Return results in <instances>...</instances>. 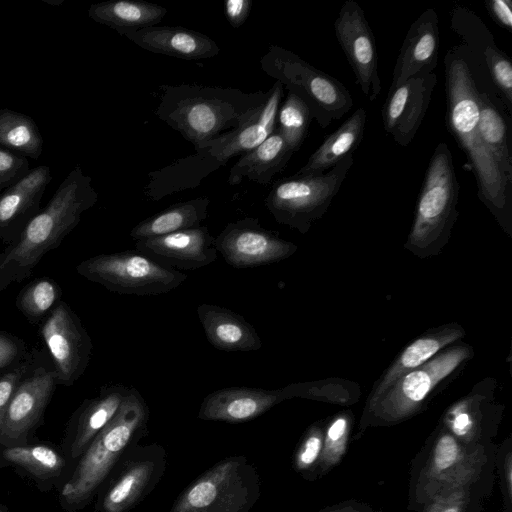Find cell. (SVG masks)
I'll return each instance as SVG.
<instances>
[{
    "label": "cell",
    "mask_w": 512,
    "mask_h": 512,
    "mask_svg": "<svg viewBox=\"0 0 512 512\" xmlns=\"http://www.w3.org/2000/svg\"><path fill=\"white\" fill-rule=\"evenodd\" d=\"M486 8L491 18L502 28L512 31V2L511 0H489Z\"/></svg>",
    "instance_id": "60d3db41"
},
{
    "label": "cell",
    "mask_w": 512,
    "mask_h": 512,
    "mask_svg": "<svg viewBox=\"0 0 512 512\" xmlns=\"http://www.w3.org/2000/svg\"><path fill=\"white\" fill-rule=\"evenodd\" d=\"M439 45L438 15L433 8H428L406 33L393 70L391 86L412 77L433 73L438 63Z\"/></svg>",
    "instance_id": "d6986e66"
},
{
    "label": "cell",
    "mask_w": 512,
    "mask_h": 512,
    "mask_svg": "<svg viewBox=\"0 0 512 512\" xmlns=\"http://www.w3.org/2000/svg\"><path fill=\"white\" fill-rule=\"evenodd\" d=\"M458 445L451 435H443L435 449L434 464L439 470L449 468L454 464L458 457Z\"/></svg>",
    "instance_id": "f35d334b"
},
{
    "label": "cell",
    "mask_w": 512,
    "mask_h": 512,
    "mask_svg": "<svg viewBox=\"0 0 512 512\" xmlns=\"http://www.w3.org/2000/svg\"><path fill=\"white\" fill-rule=\"evenodd\" d=\"M267 92L264 102L253 109L237 127L199 147H210L225 164L232 157L243 155L262 143L276 128L284 86L275 81Z\"/></svg>",
    "instance_id": "ac0fdd59"
},
{
    "label": "cell",
    "mask_w": 512,
    "mask_h": 512,
    "mask_svg": "<svg viewBox=\"0 0 512 512\" xmlns=\"http://www.w3.org/2000/svg\"><path fill=\"white\" fill-rule=\"evenodd\" d=\"M464 335L465 331L458 323H450L432 329L414 340L375 383L369 404H373L400 377L423 365L447 346L460 341Z\"/></svg>",
    "instance_id": "cb8c5ba5"
},
{
    "label": "cell",
    "mask_w": 512,
    "mask_h": 512,
    "mask_svg": "<svg viewBox=\"0 0 512 512\" xmlns=\"http://www.w3.org/2000/svg\"><path fill=\"white\" fill-rule=\"evenodd\" d=\"M348 427V420L345 416L337 417L327 430V438L331 442H336L344 436Z\"/></svg>",
    "instance_id": "ee69618b"
},
{
    "label": "cell",
    "mask_w": 512,
    "mask_h": 512,
    "mask_svg": "<svg viewBox=\"0 0 512 512\" xmlns=\"http://www.w3.org/2000/svg\"><path fill=\"white\" fill-rule=\"evenodd\" d=\"M312 119L305 102L293 92L288 91L277 113L276 128L294 153L299 150L305 140Z\"/></svg>",
    "instance_id": "836d02e7"
},
{
    "label": "cell",
    "mask_w": 512,
    "mask_h": 512,
    "mask_svg": "<svg viewBox=\"0 0 512 512\" xmlns=\"http://www.w3.org/2000/svg\"><path fill=\"white\" fill-rule=\"evenodd\" d=\"M27 157L0 148V197L30 172Z\"/></svg>",
    "instance_id": "8d00e7d4"
},
{
    "label": "cell",
    "mask_w": 512,
    "mask_h": 512,
    "mask_svg": "<svg viewBox=\"0 0 512 512\" xmlns=\"http://www.w3.org/2000/svg\"><path fill=\"white\" fill-rule=\"evenodd\" d=\"M443 512H459L456 508H448L444 510Z\"/></svg>",
    "instance_id": "bcb514c9"
},
{
    "label": "cell",
    "mask_w": 512,
    "mask_h": 512,
    "mask_svg": "<svg viewBox=\"0 0 512 512\" xmlns=\"http://www.w3.org/2000/svg\"><path fill=\"white\" fill-rule=\"evenodd\" d=\"M165 468L161 445L134 444L99 488L92 512H129L156 487Z\"/></svg>",
    "instance_id": "30bf717a"
},
{
    "label": "cell",
    "mask_w": 512,
    "mask_h": 512,
    "mask_svg": "<svg viewBox=\"0 0 512 512\" xmlns=\"http://www.w3.org/2000/svg\"><path fill=\"white\" fill-rule=\"evenodd\" d=\"M54 375L44 369L21 380L9 402L0 430V448L28 443L50 400Z\"/></svg>",
    "instance_id": "2e32d148"
},
{
    "label": "cell",
    "mask_w": 512,
    "mask_h": 512,
    "mask_svg": "<svg viewBox=\"0 0 512 512\" xmlns=\"http://www.w3.org/2000/svg\"><path fill=\"white\" fill-rule=\"evenodd\" d=\"M24 370L25 368L20 366L0 377V430L9 402L22 379Z\"/></svg>",
    "instance_id": "74e56055"
},
{
    "label": "cell",
    "mask_w": 512,
    "mask_h": 512,
    "mask_svg": "<svg viewBox=\"0 0 512 512\" xmlns=\"http://www.w3.org/2000/svg\"><path fill=\"white\" fill-rule=\"evenodd\" d=\"M321 450V438L315 432L311 433L303 442L298 455L297 465L306 468L313 464Z\"/></svg>",
    "instance_id": "b9f144b4"
},
{
    "label": "cell",
    "mask_w": 512,
    "mask_h": 512,
    "mask_svg": "<svg viewBox=\"0 0 512 512\" xmlns=\"http://www.w3.org/2000/svg\"><path fill=\"white\" fill-rule=\"evenodd\" d=\"M293 151L277 128L258 146L241 155L232 166L228 183L238 185L244 178L268 185L289 162Z\"/></svg>",
    "instance_id": "4316f807"
},
{
    "label": "cell",
    "mask_w": 512,
    "mask_h": 512,
    "mask_svg": "<svg viewBox=\"0 0 512 512\" xmlns=\"http://www.w3.org/2000/svg\"><path fill=\"white\" fill-rule=\"evenodd\" d=\"M43 339L62 383L72 384L84 371L92 344L74 313L60 303L45 321Z\"/></svg>",
    "instance_id": "5bb4252c"
},
{
    "label": "cell",
    "mask_w": 512,
    "mask_h": 512,
    "mask_svg": "<svg viewBox=\"0 0 512 512\" xmlns=\"http://www.w3.org/2000/svg\"><path fill=\"white\" fill-rule=\"evenodd\" d=\"M459 191L452 154L448 145L440 142L424 175L406 249L421 258L442 250L458 217Z\"/></svg>",
    "instance_id": "5b68a950"
},
{
    "label": "cell",
    "mask_w": 512,
    "mask_h": 512,
    "mask_svg": "<svg viewBox=\"0 0 512 512\" xmlns=\"http://www.w3.org/2000/svg\"><path fill=\"white\" fill-rule=\"evenodd\" d=\"M209 204L208 197L175 203L139 222L130 236L137 241L198 227L207 217Z\"/></svg>",
    "instance_id": "4dcf8cb0"
},
{
    "label": "cell",
    "mask_w": 512,
    "mask_h": 512,
    "mask_svg": "<svg viewBox=\"0 0 512 512\" xmlns=\"http://www.w3.org/2000/svg\"><path fill=\"white\" fill-rule=\"evenodd\" d=\"M77 272L112 292L137 296L168 293L188 277L136 249L91 257L77 266Z\"/></svg>",
    "instance_id": "9c48e42d"
},
{
    "label": "cell",
    "mask_w": 512,
    "mask_h": 512,
    "mask_svg": "<svg viewBox=\"0 0 512 512\" xmlns=\"http://www.w3.org/2000/svg\"><path fill=\"white\" fill-rule=\"evenodd\" d=\"M250 0H226L224 2L225 16L233 28L244 24L251 12Z\"/></svg>",
    "instance_id": "ab89813d"
},
{
    "label": "cell",
    "mask_w": 512,
    "mask_h": 512,
    "mask_svg": "<svg viewBox=\"0 0 512 512\" xmlns=\"http://www.w3.org/2000/svg\"><path fill=\"white\" fill-rule=\"evenodd\" d=\"M472 357L473 349L468 344L447 346L423 365L400 377L370 405L371 409L386 419L408 415Z\"/></svg>",
    "instance_id": "8fae6325"
},
{
    "label": "cell",
    "mask_w": 512,
    "mask_h": 512,
    "mask_svg": "<svg viewBox=\"0 0 512 512\" xmlns=\"http://www.w3.org/2000/svg\"><path fill=\"white\" fill-rule=\"evenodd\" d=\"M130 387L113 385L104 387L100 394L86 400L68 425L62 452L66 458L79 459L100 431L119 410Z\"/></svg>",
    "instance_id": "44dd1931"
},
{
    "label": "cell",
    "mask_w": 512,
    "mask_h": 512,
    "mask_svg": "<svg viewBox=\"0 0 512 512\" xmlns=\"http://www.w3.org/2000/svg\"><path fill=\"white\" fill-rule=\"evenodd\" d=\"M52 180L50 167L40 165L7 189L0 197V233L18 230L40 212L41 198Z\"/></svg>",
    "instance_id": "484cf974"
},
{
    "label": "cell",
    "mask_w": 512,
    "mask_h": 512,
    "mask_svg": "<svg viewBox=\"0 0 512 512\" xmlns=\"http://www.w3.org/2000/svg\"><path fill=\"white\" fill-rule=\"evenodd\" d=\"M195 153L148 173L144 194L152 201L195 188L224 163L210 147H199Z\"/></svg>",
    "instance_id": "603a6c76"
},
{
    "label": "cell",
    "mask_w": 512,
    "mask_h": 512,
    "mask_svg": "<svg viewBox=\"0 0 512 512\" xmlns=\"http://www.w3.org/2000/svg\"><path fill=\"white\" fill-rule=\"evenodd\" d=\"M97 200L91 177L80 166L74 167L60 183L48 205L23 229L1 267L14 264L24 270L33 268L45 253L55 248L76 227L82 214Z\"/></svg>",
    "instance_id": "277c9868"
},
{
    "label": "cell",
    "mask_w": 512,
    "mask_h": 512,
    "mask_svg": "<svg viewBox=\"0 0 512 512\" xmlns=\"http://www.w3.org/2000/svg\"><path fill=\"white\" fill-rule=\"evenodd\" d=\"M353 162L349 154L326 173L276 181L265 198L267 210L279 224L307 233L328 210Z\"/></svg>",
    "instance_id": "ba28073f"
},
{
    "label": "cell",
    "mask_w": 512,
    "mask_h": 512,
    "mask_svg": "<svg viewBox=\"0 0 512 512\" xmlns=\"http://www.w3.org/2000/svg\"><path fill=\"white\" fill-rule=\"evenodd\" d=\"M156 116L195 148L234 129L268 92L197 84L160 86Z\"/></svg>",
    "instance_id": "7a4b0ae2"
},
{
    "label": "cell",
    "mask_w": 512,
    "mask_h": 512,
    "mask_svg": "<svg viewBox=\"0 0 512 512\" xmlns=\"http://www.w3.org/2000/svg\"><path fill=\"white\" fill-rule=\"evenodd\" d=\"M336 39L354 73L355 83L373 102L381 93L375 38L361 6L346 0L334 22Z\"/></svg>",
    "instance_id": "4fadbf2b"
},
{
    "label": "cell",
    "mask_w": 512,
    "mask_h": 512,
    "mask_svg": "<svg viewBox=\"0 0 512 512\" xmlns=\"http://www.w3.org/2000/svg\"><path fill=\"white\" fill-rule=\"evenodd\" d=\"M167 14L161 5L142 0H112L92 4L89 17L123 34L127 31L155 26Z\"/></svg>",
    "instance_id": "f546056e"
},
{
    "label": "cell",
    "mask_w": 512,
    "mask_h": 512,
    "mask_svg": "<svg viewBox=\"0 0 512 512\" xmlns=\"http://www.w3.org/2000/svg\"><path fill=\"white\" fill-rule=\"evenodd\" d=\"M0 512H9V510L0 503Z\"/></svg>",
    "instance_id": "f6af8a7d"
},
{
    "label": "cell",
    "mask_w": 512,
    "mask_h": 512,
    "mask_svg": "<svg viewBox=\"0 0 512 512\" xmlns=\"http://www.w3.org/2000/svg\"><path fill=\"white\" fill-rule=\"evenodd\" d=\"M123 35L145 50L184 60L211 58L220 52L213 39L183 27L155 25L127 31Z\"/></svg>",
    "instance_id": "7402d4cb"
},
{
    "label": "cell",
    "mask_w": 512,
    "mask_h": 512,
    "mask_svg": "<svg viewBox=\"0 0 512 512\" xmlns=\"http://www.w3.org/2000/svg\"><path fill=\"white\" fill-rule=\"evenodd\" d=\"M260 494L255 466L244 456H232L190 483L169 512H249Z\"/></svg>",
    "instance_id": "52a82bcc"
},
{
    "label": "cell",
    "mask_w": 512,
    "mask_h": 512,
    "mask_svg": "<svg viewBox=\"0 0 512 512\" xmlns=\"http://www.w3.org/2000/svg\"><path fill=\"white\" fill-rule=\"evenodd\" d=\"M135 249L155 262L174 270H196L218 256L214 237L206 226L135 241Z\"/></svg>",
    "instance_id": "e0dca14e"
},
{
    "label": "cell",
    "mask_w": 512,
    "mask_h": 512,
    "mask_svg": "<svg viewBox=\"0 0 512 512\" xmlns=\"http://www.w3.org/2000/svg\"><path fill=\"white\" fill-rule=\"evenodd\" d=\"M446 126L467 156L477 183L478 198L499 225L511 235L512 182L483 144L478 132V88L462 49L454 47L444 58Z\"/></svg>",
    "instance_id": "6da1fadb"
},
{
    "label": "cell",
    "mask_w": 512,
    "mask_h": 512,
    "mask_svg": "<svg viewBox=\"0 0 512 512\" xmlns=\"http://www.w3.org/2000/svg\"><path fill=\"white\" fill-rule=\"evenodd\" d=\"M0 148L38 160L43 138L35 121L18 111L0 110Z\"/></svg>",
    "instance_id": "d6a6232c"
},
{
    "label": "cell",
    "mask_w": 512,
    "mask_h": 512,
    "mask_svg": "<svg viewBox=\"0 0 512 512\" xmlns=\"http://www.w3.org/2000/svg\"><path fill=\"white\" fill-rule=\"evenodd\" d=\"M214 247L233 268L268 265L292 256L297 245L261 226L257 218L246 217L228 223L214 237Z\"/></svg>",
    "instance_id": "7c38bea8"
},
{
    "label": "cell",
    "mask_w": 512,
    "mask_h": 512,
    "mask_svg": "<svg viewBox=\"0 0 512 512\" xmlns=\"http://www.w3.org/2000/svg\"><path fill=\"white\" fill-rule=\"evenodd\" d=\"M149 407L140 392L130 387L119 410L78 459L60 492L61 507L75 512L96 496L124 453L147 435Z\"/></svg>",
    "instance_id": "3957f363"
},
{
    "label": "cell",
    "mask_w": 512,
    "mask_h": 512,
    "mask_svg": "<svg viewBox=\"0 0 512 512\" xmlns=\"http://www.w3.org/2000/svg\"><path fill=\"white\" fill-rule=\"evenodd\" d=\"M489 75L509 113L512 111V64L492 40L483 51Z\"/></svg>",
    "instance_id": "e575fe53"
},
{
    "label": "cell",
    "mask_w": 512,
    "mask_h": 512,
    "mask_svg": "<svg viewBox=\"0 0 512 512\" xmlns=\"http://www.w3.org/2000/svg\"><path fill=\"white\" fill-rule=\"evenodd\" d=\"M260 66L267 75L305 102L322 129L341 119L353 106L352 95L338 79L290 50L269 46L260 59Z\"/></svg>",
    "instance_id": "8992f818"
},
{
    "label": "cell",
    "mask_w": 512,
    "mask_h": 512,
    "mask_svg": "<svg viewBox=\"0 0 512 512\" xmlns=\"http://www.w3.org/2000/svg\"><path fill=\"white\" fill-rule=\"evenodd\" d=\"M366 119L365 109L358 108L337 130L325 138L295 175L323 174L346 156L353 154L362 141Z\"/></svg>",
    "instance_id": "83f0119b"
},
{
    "label": "cell",
    "mask_w": 512,
    "mask_h": 512,
    "mask_svg": "<svg viewBox=\"0 0 512 512\" xmlns=\"http://www.w3.org/2000/svg\"><path fill=\"white\" fill-rule=\"evenodd\" d=\"M58 296L53 282L41 279L30 284L19 299V306L29 317L43 316L55 303Z\"/></svg>",
    "instance_id": "d590c367"
},
{
    "label": "cell",
    "mask_w": 512,
    "mask_h": 512,
    "mask_svg": "<svg viewBox=\"0 0 512 512\" xmlns=\"http://www.w3.org/2000/svg\"><path fill=\"white\" fill-rule=\"evenodd\" d=\"M437 82L433 72L412 77L390 86L382 107V123L386 133L400 146H408L419 130Z\"/></svg>",
    "instance_id": "9a60e30c"
},
{
    "label": "cell",
    "mask_w": 512,
    "mask_h": 512,
    "mask_svg": "<svg viewBox=\"0 0 512 512\" xmlns=\"http://www.w3.org/2000/svg\"><path fill=\"white\" fill-rule=\"evenodd\" d=\"M197 315L208 342L218 350L249 352L263 345L254 326L228 308L203 303L197 307Z\"/></svg>",
    "instance_id": "d4e9b609"
},
{
    "label": "cell",
    "mask_w": 512,
    "mask_h": 512,
    "mask_svg": "<svg viewBox=\"0 0 512 512\" xmlns=\"http://www.w3.org/2000/svg\"><path fill=\"white\" fill-rule=\"evenodd\" d=\"M66 465L65 455L49 444L27 443L0 448V467L15 468L36 482L59 479Z\"/></svg>",
    "instance_id": "f1b7e54d"
},
{
    "label": "cell",
    "mask_w": 512,
    "mask_h": 512,
    "mask_svg": "<svg viewBox=\"0 0 512 512\" xmlns=\"http://www.w3.org/2000/svg\"><path fill=\"white\" fill-rule=\"evenodd\" d=\"M478 132L503 175L512 182V152L509 121L485 91H478Z\"/></svg>",
    "instance_id": "1f68e13d"
},
{
    "label": "cell",
    "mask_w": 512,
    "mask_h": 512,
    "mask_svg": "<svg viewBox=\"0 0 512 512\" xmlns=\"http://www.w3.org/2000/svg\"><path fill=\"white\" fill-rule=\"evenodd\" d=\"M18 350V345L12 338L0 334V369L13 362L18 354Z\"/></svg>",
    "instance_id": "7bdbcfd3"
},
{
    "label": "cell",
    "mask_w": 512,
    "mask_h": 512,
    "mask_svg": "<svg viewBox=\"0 0 512 512\" xmlns=\"http://www.w3.org/2000/svg\"><path fill=\"white\" fill-rule=\"evenodd\" d=\"M284 399L282 389L225 387L203 399L197 417L207 421L246 422L261 416Z\"/></svg>",
    "instance_id": "ffe728a7"
}]
</instances>
